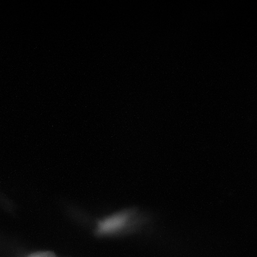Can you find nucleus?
Instances as JSON below:
<instances>
[{
	"label": "nucleus",
	"instance_id": "nucleus-2",
	"mask_svg": "<svg viewBox=\"0 0 257 257\" xmlns=\"http://www.w3.org/2000/svg\"><path fill=\"white\" fill-rule=\"evenodd\" d=\"M28 257H56L54 253L49 251L37 252L32 253Z\"/></svg>",
	"mask_w": 257,
	"mask_h": 257
},
{
	"label": "nucleus",
	"instance_id": "nucleus-1",
	"mask_svg": "<svg viewBox=\"0 0 257 257\" xmlns=\"http://www.w3.org/2000/svg\"><path fill=\"white\" fill-rule=\"evenodd\" d=\"M133 213L130 211L120 212L99 221L97 233L106 235L120 232L131 223Z\"/></svg>",
	"mask_w": 257,
	"mask_h": 257
}]
</instances>
